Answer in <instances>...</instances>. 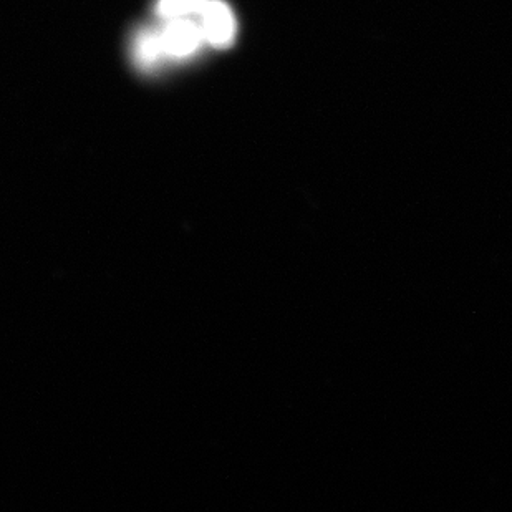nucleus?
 I'll return each instance as SVG.
<instances>
[{"instance_id":"f257e3e1","label":"nucleus","mask_w":512,"mask_h":512,"mask_svg":"<svg viewBox=\"0 0 512 512\" xmlns=\"http://www.w3.org/2000/svg\"><path fill=\"white\" fill-rule=\"evenodd\" d=\"M198 25L204 42L216 49H226L236 35V20L223 0H206L198 15Z\"/></svg>"},{"instance_id":"f03ea898","label":"nucleus","mask_w":512,"mask_h":512,"mask_svg":"<svg viewBox=\"0 0 512 512\" xmlns=\"http://www.w3.org/2000/svg\"><path fill=\"white\" fill-rule=\"evenodd\" d=\"M160 37L165 54L174 58L189 57L204 42L196 19L170 20L161 30Z\"/></svg>"},{"instance_id":"20e7f679","label":"nucleus","mask_w":512,"mask_h":512,"mask_svg":"<svg viewBox=\"0 0 512 512\" xmlns=\"http://www.w3.org/2000/svg\"><path fill=\"white\" fill-rule=\"evenodd\" d=\"M206 0H158V14L170 22L179 19H198Z\"/></svg>"},{"instance_id":"7ed1b4c3","label":"nucleus","mask_w":512,"mask_h":512,"mask_svg":"<svg viewBox=\"0 0 512 512\" xmlns=\"http://www.w3.org/2000/svg\"><path fill=\"white\" fill-rule=\"evenodd\" d=\"M161 55H165L163 45H161V37L158 32L153 30H143L135 42V57L141 65L151 67L160 60Z\"/></svg>"}]
</instances>
